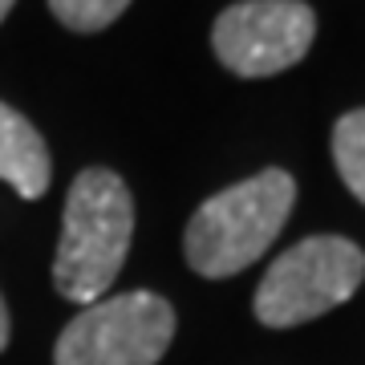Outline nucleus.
I'll return each mask as SVG.
<instances>
[{
	"mask_svg": "<svg viewBox=\"0 0 365 365\" xmlns=\"http://www.w3.org/2000/svg\"><path fill=\"white\" fill-rule=\"evenodd\" d=\"M134 235V199L130 187L114 170H81L66 195L61 240L53 260V284L66 300L93 304L118 280Z\"/></svg>",
	"mask_w": 365,
	"mask_h": 365,
	"instance_id": "nucleus-1",
	"label": "nucleus"
},
{
	"mask_svg": "<svg viewBox=\"0 0 365 365\" xmlns=\"http://www.w3.org/2000/svg\"><path fill=\"white\" fill-rule=\"evenodd\" d=\"M292 203H297V182L280 167H268L211 195L187 223L182 235L187 264L207 280L252 268L288 223Z\"/></svg>",
	"mask_w": 365,
	"mask_h": 365,
	"instance_id": "nucleus-2",
	"label": "nucleus"
},
{
	"mask_svg": "<svg viewBox=\"0 0 365 365\" xmlns=\"http://www.w3.org/2000/svg\"><path fill=\"white\" fill-rule=\"evenodd\" d=\"M365 280V252L345 235H309L288 248L256 288V317L268 329H292L337 309Z\"/></svg>",
	"mask_w": 365,
	"mask_h": 365,
	"instance_id": "nucleus-3",
	"label": "nucleus"
},
{
	"mask_svg": "<svg viewBox=\"0 0 365 365\" xmlns=\"http://www.w3.org/2000/svg\"><path fill=\"white\" fill-rule=\"evenodd\" d=\"M175 341V309L158 292L86 304L53 345V365H158Z\"/></svg>",
	"mask_w": 365,
	"mask_h": 365,
	"instance_id": "nucleus-4",
	"label": "nucleus"
},
{
	"mask_svg": "<svg viewBox=\"0 0 365 365\" xmlns=\"http://www.w3.org/2000/svg\"><path fill=\"white\" fill-rule=\"evenodd\" d=\"M317 37V16L304 0H240L223 9L211 45L235 78H272L292 69Z\"/></svg>",
	"mask_w": 365,
	"mask_h": 365,
	"instance_id": "nucleus-5",
	"label": "nucleus"
},
{
	"mask_svg": "<svg viewBox=\"0 0 365 365\" xmlns=\"http://www.w3.org/2000/svg\"><path fill=\"white\" fill-rule=\"evenodd\" d=\"M0 179L21 199H41L53 179L45 138L25 114H16L13 106L4 102H0Z\"/></svg>",
	"mask_w": 365,
	"mask_h": 365,
	"instance_id": "nucleus-6",
	"label": "nucleus"
},
{
	"mask_svg": "<svg viewBox=\"0 0 365 365\" xmlns=\"http://www.w3.org/2000/svg\"><path fill=\"white\" fill-rule=\"evenodd\" d=\"M333 163L345 187L365 203V110H349L333 126Z\"/></svg>",
	"mask_w": 365,
	"mask_h": 365,
	"instance_id": "nucleus-7",
	"label": "nucleus"
},
{
	"mask_svg": "<svg viewBox=\"0 0 365 365\" xmlns=\"http://www.w3.org/2000/svg\"><path fill=\"white\" fill-rule=\"evenodd\" d=\"M53 16L73 33H98L130 9V0H49Z\"/></svg>",
	"mask_w": 365,
	"mask_h": 365,
	"instance_id": "nucleus-8",
	"label": "nucleus"
},
{
	"mask_svg": "<svg viewBox=\"0 0 365 365\" xmlns=\"http://www.w3.org/2000/svg\"><path fill=\"white\" fill-rule=\"evenodd\" d=\"M9 333H13V325H9V304L0 297V353L9 349Z\"/></svg>",
	"mask_w": 365,
	"mask_h": 365,
	"instance_id": "nucleus-9",
	"label": "nucleus"
},
{
	"mask_svg": "<svg viewBox=\"0 0 365 365\" xmlns=\"http://www.w3.org/2000/svg\"><path fill=\"white\" fill-rule=\"evenodd\" d=\"M16 0H0V21H4V16H9V9H13Z\"/></svg>",
	"mask_w": 365,
	"mask_h": 365,
	"instance_id": "nucleus-10",
	"label": "nucleus"
}]
</instances>
